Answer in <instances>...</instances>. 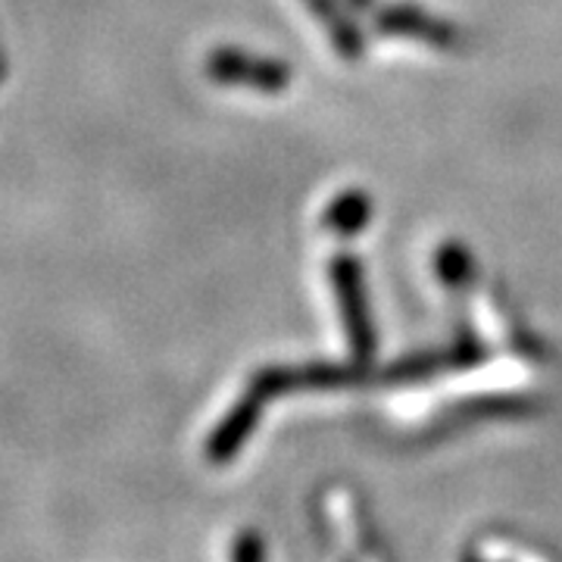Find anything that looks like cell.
<instances>
[{
    "mask_svg": "<svg viewBox=\"0 0 562 562\" xmlns=\"http://www.w3.org/2000/svg\"><path fill=\"white\" fill-rule=\"evenodd\" d=\"M10 76V63H7V54H3V47H0V85L7 81Z\"/></svg>",
    "mask_w": 562,
    "mask_h": 562,
    "instance_id": "obj_13",
    "label": "cell"
},
{
    "mask_svg": "<svg viewBox=\"0 0 562 562\" xmlns=\"http://www.w3.org/2000/svg\"><path fill=\"white\" fill-rule=\"evenodd\" d=\"M206 76L220 85H244L262 94H281L291 85V69L284 63L247 54L241 47H216L206 57Z\"/></svg>",
    "mask_w": 562,
    "mask_h": 562,
    "instance_id": "obj_3",
    "label": "cell"
},
{
    "mask_svg": "<svg viewBox=\"0 0 562 562\" xmlns=\"http://www.w3.org/2000/svg\"><path fill=\"white\" fill-rule=\"evenodd\" d=\"M260 413H262V397L257 394V391H250V387H247L241 397L235 401V406L222 416L220 425L210 431L206 447H203L206 460L213 462V465H225V462L235 460V457H238V450H241L244 443L250 441L254 428L260 425Z\"/></svg>",
    "mask_w": 562,
    "mask_h": 562,
    "instance_id": "obj_5",
    "label": "cell"
},
{
    "mask_svg": "<svg viewBox=\"0 0 562 562\" xmlns=\"http://www.w3.org/2000/svg\"><path fill=\"white\" fill-rule=\"evenodd\" d=\"M366 379L362 362H306V366H266L254 372L250 391L262 401L294 394V391H338Z\"/></svg>",
    "mask_w": 562,
    "mask_h": 562,
    "instance_id": "obj_2",
    "label": "cell"
},
{
    "mask_svg": "<svg viewBox=\"0 0 562 562\" xmlns=\"http://www.w3.org/2000/svg\"><path fill=\"white\" fill-rule=\"evenodd\" d=\"M369 220H372V201L366 191H357V188L338 194L322 213V225L341 238H353L357 232L369 225Z\"/></svg>",
    "mask_w": 562,
    "mask_h": 562,
    "instance_id": "obj_7",
    "label": "cell"
},
{
    "mask_svg": "<svg viewBox=\"0 0 562 562\" xmlns=\"http://www.w3.org/2000/svg\"><path fill=\"white\" fill-rule=\"evenodd\" d=\"M450 347H441V350H422V353H413L406 360L391 362L384 369V382L391 384H413L422 382V379H431L438 372H450Z\"/></svg>",
    "mask_w": 562,
    "mask_h": 562,
    "instance_id": "obj_8",
    "label": "cell"
},
{
    "mask_svg": "<svg viewBox=\"0 0 562 562\" xmlns=\"http://www.w3.org/2000/svg\"><path fill=\"white\" fill-rule=\"evenodd\" d=\"M310 7V13L328 29V38L335 44V50L347 57V60H357L362 54V32L360 25L353 22V16L344 10L341 0H303Z\"/></svg>",
    "mask_w": 562,
    "mask_h": 562,
    "instance_id": "obj_6",
    "label": "cell"
},
{
    "mask_svg": "<svg viewBox=\"0 0 562 562\" xmlns=\"http://www.w3.org/2000/svg\"><path fill=\"white\" fill-rule=\"evenodd\" d=\"M465 409H472L469 416H491V419H519L528 416V409H535V403L528 397H516V394H501V397H479V401L465 403Z\"/></svg>",
    "mask_w": 562,
    "mask_h": 562,
    "instance_id": "obj_10",
    "label": "cell"
},
{
    "mask_svg": "<svg viewBox=\"0 0 562 562\" xmlns=\"http://www.w3.org/2000/svg\"><path fill=\"white\" fill-rule=\"evenodd\" d=\"M372 22L375 32L391 35V38H413L438 47V50H460L465 44V35L453 22H443L431 13H425L422 7L413 3H387V7H375L372 10Z\"/></svg>",
    "mask_w": 562,
    "mask_h": 562,
    "instance_id": "obj_4",
    "label": "cell"
},
{
    "mask_svg": "<svg viewBox=\"0 0 562 562\" xmlns=\"http://www.w3.org/2000/svg\"><path fill=\"white\" fill-rule=\"evenodd\" d=\"M353 13H366V10H375V0H347Z\"/></svg>",
    "mask_w": 562,
    "mask_h": 562,
    "instance_id": "obj_12",
    "label": "cell"
},
{
    "mask_svg": "<svg viewBox=\"0 0 562 562\" xmlns=\"http://www.w3.org/2000/svg\"><path fill=\"white\" fill-rule=\"evenodd\" d=\"M328 279L335 288L338 313H341L344 331H347V347H350L353 360L369 366L379 353V335H375V322L369 313V294H366L360 257L335 254L328 262Z\"/></svg>",
    "mask_w": 562,
    "mask_h": 562,
    "instance_id": "obj_1",
    "label": "cell"
},
{
    "mask_svg": "<svg viewBox=\"0 0 562 562\" xmlns=\"http://www.w3.org/2000/svg\"><path fill=\"white\" fill-rule=\"evenodd\" d=\"M435 272L447 288H465L475 276V262H472V254L462 244L447 241L435 254Z\"/></svg>",
    "mask_w": 562,
    "mask_h": 562,
    "instance_id": "obj_9",
    "label": "cell"
},
{
    "mask_svg": "<svg viewBox=\"0 0 562 562\" xmlns=\"http://www.w3.org/2000/svg\"><path fill=\"white\" fill-rule=\"evenodd\" d=\"M262 553H266V547H262V541L257 538V535H250V531H244L241 538L235 541V547H232V560L238 562H247V560H262Z\"/></svg>",
    "mask_w": 562,
    "mask_h": 562,
    "instance_id": "obj_11",
    "label": "cell"
}]
</instances>
